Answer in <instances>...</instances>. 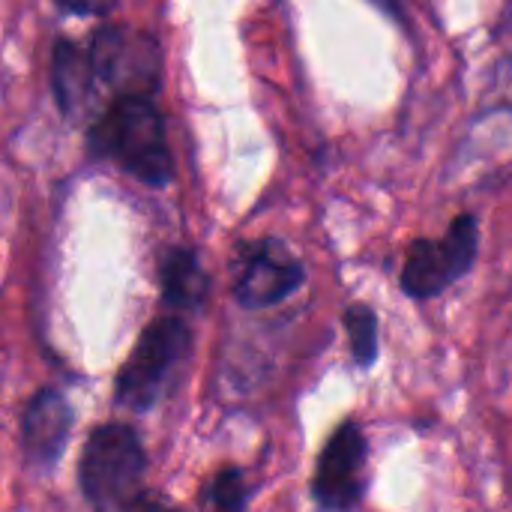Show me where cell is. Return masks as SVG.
Instances as JSON below:
<instances>
[{"label": "cell", "mask_w": 512, "mask_h": 512, "mask_svg": "<svg viewBox=\"0 0 512 512\" xmlns=\"http://www.w3.org/2000/svg\"><path fill=\"white\" fill-rule=\"evenodd\" d=\"M87 147L144 186L162 189L174 180L165 120L150 96H117L90 126Z\"/></svg>", "instance_id": "1"}, {"label": "cell", "mask_w": 512, "mask_h": 512, "mask_svg": "<svg viewBox=\"0 0 512 512\" xmlns=\"http://www.w3.org/2000/svg\"><path fill=\"white\" fill-rule=\"evenodd\" d=\"M78 489L96 510H129L144 504L147 456L132 426L102 423L90 432L78 462Z\"/></svg>", "instance_id": "2"}, {"label": "cell", "mask_w": 512, "mask_h": 512, "mask_svg": "<svg viewBox=\"0 0 512 512\" xmlns=\"http://www.w3.org/2000/svg\"><path fill=\"white\" fill-rule=\"evenodd\" d=\"M192 351V330L177 315L156 318L135 342L114 381V402L123 411L144 414L171 390L180 366Z\"/></svg>", "instance_id": "3"}, {"label": "cell", "mask_w": 512, "mask_h": 512, "mask_svg": "<svg viewBox=\"0 0 512 512\" xmlns=\"http://www.w3.org/2000/svg\"><path fill=\"white\" fill-rule=\"evenodd\" d=\"M480 252V228L471 213L450 222L441 240H414L402 267V291L414 300H432L468 276Z\"/></svg>", "instance_id": "4"}, {"label": "cell", "mask_w": 512, "mask_h": 512, "mask_svg": "<svg viewBox=\"0 0 512 512\" xmlns=\"http://www.w3.org/2000/svg\"><path fill=\"white\" fill-rule=\"evenodd\" d=\"M90 57L99 81L117 96H153L159 90L162 48L144 30L102 24L90 39Z\"/></svg>", "instance_id": "5"}, {"label": "cell", "mask_w": 512, "mask_h": 512, "mask_svg": "<svg viewBox=\"0 0 512 512\" xmlns=\"http://www.w3.org/2000/svg\"><path fill=\"white\" fill-rule=\"evenodd\" d=\"M306 282L300 258L276 237L243 243L234 264V300L243 309H270Z\"/></svg>", "instance_id": "6"}, {"label": "cell", "mask_w": 512, "mask_h": 512, "mask_svg": "<svg viewBox=\"0 0 512 512\" xmlns=\"http://www.w3.org/2000/svg\"><path fill=\"white\" fill-rule=\"evenodd\" d=\"M369 444L354 420H345L318 456L312 498L321 510H354L366 498Z\"/></svg>", "instance_id": "7"}, {"label": "cell", "mask_w": 512, "mask_h": 512, "mask_svg": "<svg viewBox=\"0 0 512 512\" xmlns=\"http://www.w3.org/2000/svg\"><path fill=\"white\" fill-rule=\"evenodd\" d=\"M75 414L66 396L54 387L36 390L21 411V459L27 471L48 474L66 453Z\"/></svg>", "instance_id": "8"}, {"label": "cell", "mask_w": 512, "mask_h": 512, "mask_svg": "<svg viewBox=\"0 0 512 512\" xmlns=\"http://www.w3.org/2000/svg\"><path fill=\"white\" fill-rule=\"evenodd\" d=\"M96 66L90 51L75 45L72 39H57L51 51V93L66 120H81L96 93Z\"/></svg>", "instance_id": "9"}, {"label": "cell", "mask_w": 512, "mask_h": 512, "mask_svg": "<svg viewBox=\"0 0 512 512\" xmlns=\"http://www.w3.org/2000/svg\"><path fill=\"white\" fill-rule=\"evenodd\" d=\"M159 288H162L165 306L177 312L198 309L210 294V276L201 267L198 252L186 246L165 249L159 258Z\"/></svg>", "instance_id": "10"}, {"label": "cell", "mask_w": 512, "mask_h": 512, "mask_svg": "<svg viewBox=\"0 0 512 512\" xmlns=\"http://www.w3.org/2000/svg\"><path fill=\"white\" fill-rule=\"evenodd\" d=\"M345 330L354 363L360 369H369L378 360V315L366 303H354L345 312Z\"/></svg>", "instance_id": "11"}, {"label": "cell", "mask_w": 512, "mask_h": 512, "mask_svg": "<svg viewBox=\"0 0 512 512\" xmlns=\"http://www.w3.org/2000/svg\"><path fill=\"white\" fill-rule=\"evenodd\" d=\"M249 498H252V489L246 486V477L237 468H222L219 474L210 477V483L201 492V504L216 507V510H243Z\"/></svg>", "instance_id": "12"}, {"label": "cell", "mask_w": 512, "mask_h": 512, "mask_svg": "<svg viewBox=\"0 0 512 512\" xmlns=\"http://www.w3.org/2000/svg\"><path fill=\"white\" fill-rule=\"evenodd\" d=\"M63 12H72V15H99L108 9L111 0H54Z\"/></svg>", "instance_id": "13"}, {"label": "cell", "mask_w": 512, "mask_h": 512, "mask_svg": "<svg viewBox=\"0 0 512 512\" xmlns=\"http://www.w3.org/2000/svg\"><path fill=\"white\" fill-rule=\"evenodd\" d=\"M378 9H384L387 15H393V18H402V0H372Z\"/></svg>", "instance_id": "14"}]
</instances>
